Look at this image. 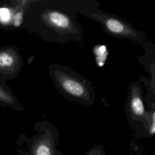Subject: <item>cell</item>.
<instances>
[{
  "label": "cell",
  "mask_w": 155,
  "mask_h": 155,
  "mask_svg": "<svg viewBox=\"0 0 155 155\" xmlns=\"http://www.w3.org/2000/svg\"><path fill=\"white\" fill-rule=\"evenodd\" d=\"M87 2V0L31 1L24 15V27L47 42H80L84 31L76 16Z\"/></svg>",
  "instance_id": "cell-1"
},
{
  "label": "cell",
  "mask_w": 155,
  "mask_h": 155,
  "mask_svg": "<svg viewBox=\"0 0 155 155\" xmlns=\"http://www.w3.org/2000/svg\"><path fill=\"white\" fill-rule=\"evenodd\" d=\"M48 74L57 90L68 99L91 105L94 100V91L91 83L70 67L56 64H51Z\"/></svg>",
  "instance_id": "cell-2"
},
{
  "label": "cell",
  "mask_w": 155,
  "mask_h": 155,
  "mask_svg": "<svg viewBox=\"0 0 155 155\" xmlns=\"http://www.w3.org/2000/svg\"><path fill=\"white\" fill-rule=\"evenodd\" d=\"M97 1L88 0L79 14L99 22L108 35L115 38L131 40L143 45L145 41V34L134 28L126 20L113 14L106 13L99 8Z\"/></svg>",
  "instance_id": "cell-3"
},
{
  "label": "cell",
  "mask_w": 155,
  "mask_h": 155,
  "mask_svg": "<svg viewBox=\"0 0 155 155\" xmlns=\"http://www.w3.org/2000/svg\"><path fill=\"white\" fill-rule=\"evenodd\" d=\"M23 61L18 47L9 45L0 48V79L5 81L17 76Z\"/></svg>",
  "instance_id": "cell-4"
},
{
  "label": "cell",
  "mask_w": 155,
  "mask_h": 155,
  "mask_svg": "<svg viewBox=\"0 0 155 155\" xmlns=\"http://www.w3.org/2000/svg\"><path fill=\"white\" fill-rule=\"evenodd\" d=\"M143 91L139 82H134L130 86L125 111L127 116L133 120L143 122L146 120L147 110L143 102Z\"/></svg>",
  "instance_id": "cell-5"
},
{
  "label": "cell",
  "mask_w": 155,
  "mask_h": 155,
  "mask_svg": "<svg viewBox=\"0 0 155 155\" xmlns=\"http://www.w3.org/2000/svg\"><path fill=\"white\" fill-rule=\"evenodd\" d=\"M0 106L16 111H24L25 108L15 96L9 86L0 79Z\"/></svg>",
  "instance_id": "cell-6"
},
{
  "label": "cell",
  "mask_w": 155,
  "mask_h": 155,
  "mask_svg": "<svg viewBox=\"0 0 155 155\" xmlns=\"http://www.w3.org/2000/svg\"><path fill=\"white\" fill-rule=\"evenodd\" d=\"M31 155H51V151L49 147L45 144H40L35 148H32Z\"/></svg>",
  "instance_id": "cell-7"
},
{
  "label": "cell",
  "mask_w": 155,
  "mask_h": 155,
  "mask_svg": "<svg viewBox=\"0 0 155 155\" xmlns=\"http://www.w3.org/2000/svg\"><path fill=\"white\" fill-rule=\"evenodd\" d=\"M23 16H24L23 10L18 12L15 15L13 18V24L15 26L18 27L22 24V22L23 21V19H24Z\"/></svg>",
  "instance_id": "cell-8"
}]
</instances>
